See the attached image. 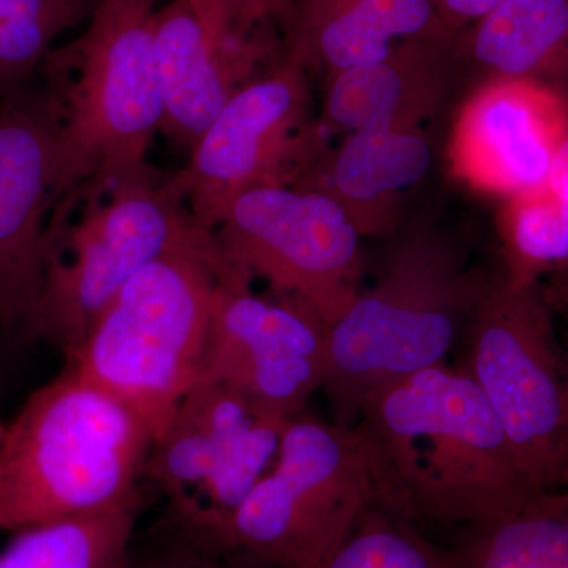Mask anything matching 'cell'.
<instances>
[{"label":"cell","instance_id":"cell-1","mask_svg":"<svg viewBox=\"0 0 568 568\" xmlns=\"http://www.w3.org/2000/svg\"><path fill=\"white\" fill-rule=\"evenodd\" d=\"M373 463L377 507L433 525L489 521L540 495L465 368L407 376L366 399L353 424Z\"/></svg>","mask_w":568,"mask_h":568},{"label":"cell","instance_id":"cell-2","mask_svg":"<svg viewBox=\"0 0 568 568\" xmlns=\"http://www.w3.org/2000/svg\"><path fill=\"white\" fill-rule=\"evenodd\" d=\"M493 278L443 224H399L373 282L327 327L323 390L336 424L353 425L381 388L446 364Z\"/></svg>","mask_w":568,"mask_h":568},{"label":"cell","instance_id":"cell-3","mask_svg":"<svg viewBox=\"0 0 568 568\" xmlns=\"http://www.w3.org/2000/svg\"><path fill=\"white\" fill-rule=\"evenodd\" d=\"M152 444V429L136 410L67 362L0 437V532L140 495Z\"/></svg>","mask_w":568,"mask_h":568},{"label":"cell","instance_id":"cell-4","mask_svg":"<svg viewBox=\"0 0 568 568\" xmlns=\"http://www.w3.org/2000/svg\"><path fill=\"white\" fill-rule=\"evenodd\" d=\"M227 265L212 235L171 250L122 287L70 364L163 432L207 364Z\"/></svg>","mask_w":568,"mask_h":568},{"label":"cell","instance_id":"cell-5","mask_svg":"<svg viewBox=\"0 0 568 568\" xmlns=\"http://www.w3.org/2000/svg\"><path fill=\"white\" fill-rule=\"evenodd\" d=\"M156 0H99L88 29L43 69L61 125L67 197L97 196L148 168L162 125L153 22Z\"/></svg>","mask_w":568,"mask_h":568},{"label":"cell","instance_id":"cell-6","mask_svg":"<svg viewBox=\"0 0 568 568\" xmlns=\"http://www.w3.org/2000/svg\"><path fill=\"white\" fill-rule=\"evenodd\" d=\"M373 507L376 478L358 429L298 414L241 506L215 528L182 532L245 568H316Z\"/></svg>","mask_w":568,"mask_h":568},{"label":"cell","instance_id":"cell-7","mask_svg":"<svg viewBox=\"0 0 568 568\" xmlns=\"http://www.w3.org/2000/svg\"><path fill=\"white\" fill-rule=\"evenodd\" d=\"M77 223L52 216L47 274L31 339L65 355L80 351L93 323L141 268L209 231L197 226L174 179L145 168L88 197Z\"/></svg>","mask_w":568,"mask_h":568},{"label":"cell","instance_id":"cell-8","mask_svg":"<svg viewBox=\"0 0 568 568\" xmlns=\"http://www.w3.org/2000/svg\"><path fill=\"white\" fill-rule=\"evenodd\" d=\"M466 372L538 491L568 487V383L540 283L495 275L470 317Z\"/></svg>","mask_w":568,"mask_h":568},{"label":"cell","instance_id":"cell-9","mask_svg":"<svg viewBox=\"0 0 568 568\" xmlns=\"http://www.w3.org/2000/svg\"><path fill=\"white\" fill-rule=\"evenodd\" d=\"M323 132L308 71L283 55L234 93L174 183L212 233L250 190L297 185L327 149Z\"/></svg>","mask_w":568,"mask_h":568},{"label":"cell","instance_id":"cell-10","mask_svg":"<svg viewBox=\"0 0 568 568\" xmlns=\"http://www.w3.org/2000/svg\"><path fill=\"white\" fill-rule=\"evenodd\" d=\"M227 267L263 278L280 297L331 325L364 280L362 235L334 197L295 185L260 186L239 196L212 231Z\"/></svg>","mask_w":568,"mask_h":568},{"label":"cell","instance_id":"cell-11","mask_svg":"<svg viewBox=\"0 0 568 568\" xmlns=\"http://www.w3.org/2000/svg\"><path fill=\"white\" fill-rule=\"evenodd\" d=\"M290 420L203 377L153 439L145 465L144 478L166 499L163 521L192 534L219 526L274 465Z\"/></svg>","mask_w":568,"mask_h":568},{"label":"cell","instance_id":"cell-12","mask_svg":"<svg viewBox=\"0 0 568 568\" xmlns=\"http://www.w3.org/2000/svg\"><path fill=\"white\" fill-rule=\"evenodd\" d=\"M61 125L47 89L0 99V338L29 342L52 216L67 200Z\"/></svg>","mask_w":568,"mask_h":568},{"label":"cell","instance_id":"cell-13","mask_svg":"<svg viewBox=\"0 0 568 568\" xmlns=\"http://www.w3.org/2000/svg\"><path fill=\"white\" fill-rule=\"evenodd\" d=\"M250 284L233 268L224 274L203 377L290 420L323 388L328 325L301 302L263 297Z\"/></svg>","mask_w":568,"mask_h":568},{"label":"cell","instance_id":"cell-14","mask_svg":"<svg viewBox=\"0 0 568 568\" xmlns=\"http://www.w3.org/2000/svg\"><path fill=\"white\" fill-rule=\"evenodd\" d=\"M567 133V95L532 82H485L459 111L452 163L478 190L515 196L548 181Z\"/></svg>","mask_w":568,"mask_h":568},{"label":"cell","instance_id":"cell-15","mask_svg":"<svg viewBox=\"0 0 568 568\" xmlns=\"http://www.w3.org/2000/svg\"><path fill=\"white\" fill-rule=\"evenodd\" d=\"M454 39L407 40L386 59L324 78V130L425 132L457 84Z\"/></svg>","mask_w":568,"mask_h":568},{"label":"cell","instance_id":"cell-16","mask_svg":"<svg viewBox=\"0 0 568 568\" xmlns=\"http://www.w3.org/2000/svg\"><path fill=\"white\" fill-rule=\"evenodd\" d=\"M418 39H454L432 0H291L283 48L308 74L327 78Z\"/></svg>","mask_w":568,"mask_h":568},{"label":"cell","instance_id":"cell-17","mask_svg":"<svg viewBox=\"0 0 568 568\" xmlns=\"http://www.w3.org/2000/svg\"><path fill=\"white\" fill-rule=\"evenodd\" d=\"M433 164L425 132L357 130L325 149L295 186L328 194L345 209L362 237L392 234L403 223L399 200Z\"/></svg>","mask_w":568,"mask_h":568},{"label":"cell","instance_id":"cell-18","mask_svg":"<svg viewBox=\"0 0 568 568\" xmlns=\"http://www.w3.org/2000/svg\"><path fill=\"white\" fill-rule=\"evenodd\" d=\"M457 84L525 81L568 97V0H506L452 40Z\"/></svg>","mask_w":568,"mask_h":568},{"label":"cell","instance_id":"cell-19","mask_svg":"<svg viewBox=\"0 0 568 568\" xmlns=\"http://www.w3.org/2000/svg\"><path fill=\"white\" fill-rule=\"evenodd\" d=\"M153 47L162 100L160 132L192 152L234 93L256 74L212 50L189 0H173L156 10Z\"/></svg>","mask_w":568,"mask_h":568},{"label":"cell","instance_id":"cell-20","mask_svg":"<svg viewBox=\"0 0 568 568\" xmlns=\"http://www.w3.org/2000/svg\"><path fill=\"white\" fill-rule=\"evenodd\" d=\"M140 495L11 534L0 568H133Z\"/></svg>","mask_w":568,"mask_h":568},{"label":"cell","instance_id":"cell-21","mask_svg":"<svg viewBox=\"0 0 568 568\" xmlns=\"http://www.w3.org/2000/svg\"><path fill=\"white\" fill-rule=\"evenodd\" d=\"M447 568H568V491H545L444 548Z\"/></svg>","mask_w":568,"mask_h":568},{"label":"cell","instance_id":"cell-22","mask_svg":"<svg viewBox=\"0 0 568 568\" xmlns=\"http://www.w3.org/2000/svg\"><path fill=\"white\" fill-rule=\"evenodd\" d=\"M506 268L519 282L540 283V276L568 264V196L548 181L508 197L500 220Z\"/></svg>","mask_w":568,"mask_h":568},{"label":"cell","instance_id":"cell-23","mask_svg":"<svg viewBox=\"0 0 568 568\" xmlns=\"http://www.w3.org/2000/svg\"><path fill=\"white\" fill-rule=\"evenodd\" d=\"M95 0H0V99L22 91L63 32L91 17Z\"/></svg>","mask_w":568,"mask_h":568},{"label":"cell","instance_id":"cell-24","mask_svg":"<svg viewBox=\"0 0 568 568\" xmlns=\"http://www.w3.org/2000/svg\"><path fill=\"white\" fill-rule=\"evenodd\" d=\"M212 50L260 73L282 58L291 0H189Z\"/></svg>","mask_w":568,"mask_h":568},{"label":"cell","instance_id":"cell-25","mask_svg":"<svg viewBox=\"0 0 568 568\" xmlns=\"http://www.w3.org/2000/svg\"><path fill=\"white\" fill-rule=\"evenodd\" d=\"M316 568H447L416 523L381 507L369 508L345 540Z\"/></svg>","mask_w":568,"mask_h":568},{"label":"cell","instance_id":"cell-26","mask_svg":"<svg viewBox=\"0 0 568 568\" xmlns=\"http://www.w3.org/2000/svg\"><path fill=\"white\" fill-rule=\"evenodd\" d=\"M162 530L164 537L152 551L142 556L141 559H138L134 552V566L138 568H245L164 521Z\"/></svg>","mask_w":568,"mask_h":568},{"label":"cell","instance_id":"cell-27","mask_svg":"<svg viewBox=\"0 0 568 568\" xmlns=\"http://www.w3.org/2000/svg\"><path fill=\"white\" fill-rule=\"evenodd\" d=\"M506 0H432L448 36L455 37Z\"/></svg>","mask_w":568,"mask_h":568},{"label":"cell","instance_id":"cell-28","mask_svg":"<svg viewBox=\"0 0 568 568\" xmlns=\"http://www.w3.org/2000/svg\"><path fill=\"white\" fill-rule=\"evenodd\" d=\"M548 183L552 189H556L559 193L568 196V133L562 145H560L558 155H556Z\"/></svg>","mask_w":568,"mask_h":568},{"label":"cell","instance_id":"cell-29","mask_svg":"<svg viewBox=\"0 0 568 568\" xmlns=\"http://www.w3.org/2000/svg\"><path fill=\"white\" fill-rule=\"evenodd\" d=\"M547 293V291H545ZM548 302L551 305L559 304L560 312L566 317L567 323V342H566V361H567V383H568V283L558 286L552 293H547Z\"/></svg>","mask_w":568,"mask_h":568},{"label":"cell","instance_id":"cell-30","mask_svg":"<svg viewBox=\"0 0 568 568\" xmlns=\"http://www.w3.org/2000/svg\"><path fill=\"white\" fill-rule=\"evenodd\" d=\"M6 425H7V422L3 420L2 414H0V437H2L3 432H6Z\"/></svg>","mask_w":568,"mask_h":568},{"label":"cell","instance_id":"cell-31","mask_svg":"<svg viewBox=\"0 0 568 568\" xmlns=\"http://www.w3.org/2000/svg\"><path fill=\"white\" fill-rule=\"evenodd\" d=\"M133 568H138L136 566H134V560H133Z\"/></svg>","mask_w":568,"mask_h":568},{"label":"cell","instance_id":"cell-32","mask_svg":"<svg viewBox=\"0 0 568 568\" xmlns=\"http://www.w3.org/2000/svg\"><path fill=\"white\" fill-rule=\"evenodd\" d=\"M95 2H99V0H95Z\"/></svg>","mask_w":568,"mask_h":568}]
</instances>
